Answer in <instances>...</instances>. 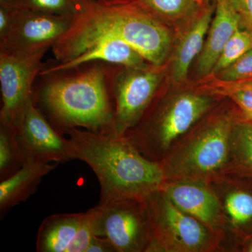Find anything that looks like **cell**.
<instances>
[{"label": "cell", "instance_id": "cell-28", "mask_svg": "<svg viewBox=\"0 0 252 252\" xmlns=\"http://www.w3.org/2000/svg\"><path fill=\"white\" fill-rule=\"evenodd\" d=\"M86 252H117L110 240L94 235Z\"/></svg>", "mask_w": 252, "mask_h": 252}, {"label": "cell", "instance_id": "cell-24", "mask_svg": "<svg viewBox=\"0 0 252 252\" xmlns=\"http://www.w3.org/2000/svg\"><path fill=\"white\" fill-rule=\"evenodd\" d=\"M94 207L85 212L82 223L75 238L68 248L67 252H86L94 235Z\"/></svg>", "mask_w": 252, "mask_h": 252}, {"label": "cell", "instance_id": "cell-17", "mask_svg": "<svg viewBox=\"0 0 252 252\" xmlns=\"http://www.w3.org/2000/svg\"><path fill=\"white\" fill-rule=\"evenodd\" d=\"M85 212L50 215L41 222L36 240L37 252H67Z\"/></svg>", "mask_w": 252, "mask_h": 252}, {"label": "cell", "instance_id": "cell-5", "mask_svg": "<svg viewBox=\"0 0 252 252\" xmlns=\"http://www.w3.org/2000/svg\"><path fill=\"white\" fill-rule=\"evenodd\" d=\"M151 228L147 252H211L225 250L203 223L181 210L161 190L144 200Z\"/></svg>", "mask_w": 252, "mask_h": 252}, {"label": "cell", "instance_id": "cell-15", "mask_svg": "<svg viewBox=\"0 0 252 252\" xmlns=\"http://www.w3.org/2000/svg\"><path fill=\"white\" fill-rule=\"evenodd\" d=\"M213 8H203L191 16L176 46L172 63V77L177 84L185 82L193 60L203 51L205 36L213 18Z\"/></svg>", "mask_w": 252, "mask_h": 252}, {"label": "cell", "instance_id": "cell-32", "mask_svg": "<svg viewBox=\"0 0 252 252\" xmlns=\"http://www.w3.org/2000/svg\"><path fill=\"white\" fill-rule=\"evenodd\" d=\"M248 252H252V242L251 244H250L248 248Z\"/></svg>", "mask_w": 252, "mask_h": 252}, {"label": "cell", "instance_id": "cell-21", "mask_svg": "<svg viewBox=\"0 0 252 252\" xmlns=\"http://www.w3.org/2000/svg\"><path fill=\"white\" fill-rule=\"evenodd\" d=\"M86 0H16V7L42 14L74 17Z\"/></svg>", "mask_w": 252, "mask_h": 252}, {"label": "cell", "instance_id": "cell-29", "mask_svg": "<svg viewBox=\"0 0 252 252\" xmlns=\"http://www.w3.org/2000/svg\"><path fill=\"white\" fill-rule=\"evenodd\" d=\"M0 5L17 8L16 7V0H0Z\"/></svg>", "mask_w": 252, "mask_h": 252}, {"label": "cell", "instance_id": "cell-18", "mask_svg": "<svg viewBox=\"0 0 252 252\" xmlns=\"http://www.w3.org/2000/svg\"><path fill=\"white\" fill-rule=\"evenodd\" d=\"M252 179V122L239 119L231 136V158L228 170Z\"/></svg>", "mask_w": 252, "mask_h": 252}, {"label": "cell", "instance_id": "cell-11", "mask_svg": "<svg viewBox=\"0 0 252 252\" xmlns=\"http://www.w3.org/2000/svg\"><path fill=\"white\" fill-rule=\"evenodd\" d=\"M160 189L176 206L200 220L216 234L226 250L228 237L224 217L220 200L207 182L166 181Z\"/></svg>", "mask_w": 252, "mask_h": 252}, {"label": "cell", "instance_id": "cell-22", "mask_svg": "<svg viewBox=\"0 0 252 252\" xmlns=\"http://www.w3.org/2000/svg\"><path fill=\"white\" fill-rule=\"evenodd\" d=\"M252 49V32L241 28L235 32L225 44L212 74H218L238 61Z\"/></svg>", "mask_w": 252, "mask_h": 252}, {"label": "cell", "instance_id": "cell-23", "mask_svg": "<svg viewBox=\"0 0 252 252\" xmlns=\"http://www.w3.org/2000/svg\"><path fill=\"white\" fill-rule=\"evenodd\" d=\"M219 78L226 82L238 83L252 79V49L229 67L218 73Z\"/></svg>", "mask_w": 252, "mask_h": 252}, {"label": "cell", "instance_id": "cell-7", "mask_svg": "<svg viewBox=\"0 0 252 252\" xmlns=\"http://www.w3.org/2000/svg\"><path fill=\"white\" fill-rule=\"evenodd\" d=\"M164 77V66L149 64L120 68L113 86L116 135H125L139 122L161 87Z\"/></svg>", "mask_w": 252, "mask_h": 252}, {"label": "cell", "instance_id": "cell-4", "mask_svg": "<svg viewBox=\"0 0 252 252\" xmlns=\"http://www.w3.org/2000/svg\"><path fill=\"white\" fill-rule=\"evenodd\" d=\"M215 104L212 96L198 93L184 92L162 98L157 93L140 120L125 136L144 157L160 162Z\"/></svg>", "mask_w": 252, "mask_h": 252}, {"label": "cell", "instance_id": "cell-19", "mask_svg": "<svg viewBox=\"0 0 252 252\" xmlns=\"http://www.w3.org/2000/svg\"><path fill=\"white\" fill-rule=\"evenodd\" d=\"M135 4L164 23L190 18L198 11L194 0H111Z\"/></svg>", "mask_w": 252, "mask_h": 252}, {"label": "cell", "instance_id": "cell-16", "mask_svg": "<svg viewBox=\"0 0 252 252\" xmlns=\"http://www.w3.org/2000/svg\"><path fill=\"white\" fill-rule=\"evenodd\" d=\"M58 163L26 162L14 175L0 181V215L27 200L35 193L42 179L57 167Z\"/></svg>", "mask_w": 252, "mask_h": 252}, {"label": "cell", "instance_id": "cell-14", "mask_svg": "<svg viewBox=\"0 0 252 252\" xmlns=\"http://www.w3.org/2000/svg\"><path fill=\"white\" fill-rule=\"evenodd\" d=\"M242 26L241 18L228 0H217L216 11L197 63L200 77L212 72L223 48Z\"/></svg>", "mask_w": 252, "mask_h": 252}, {"label": "cell", "instance_id": "cell-25", "mask_svg": "<svg viewBox=\"0 0 252 252\" xmlns=\"http://www.w3.org/2000/svg\"><path fill=\"white\" fill-rule=\"evenodd\" d=\"M236 88L230 91L229 97L241 109L242 113L252 112V84L245 81L236 83Z\"/></svg>", "mask_w": 252, "mask_h": 252}, {"label": "cell", "instance_id": "cell-27", "mask_svg": "<svg viewBox=\"0 0 252 252\" xmlns=\"http://www.w3.org/2000/svg\"><path fill=\"white\" fill-rule=\"evenodd\" d=\"M18 8L0 5V40L4 39L12 27Z\"/></svg>", "mask_w": 252, "mask_h": 252}, {"label": "cell", "instance_id": "cell-8", "mask_svg": "<svg viewBox=\"0 0 252 252\" xmlns=\"http://www.w3.org/2000/svg\"><path fill=\"white\" fill-rule=\"evenodd\" d=\"M47 51L28 56L0 54L1 106L0 121L16 127L33 102V88L45 64L42 59Z\"/></svg>", "mask_w": 252, "mask_h": 252}, {"label": "cell", "instance_id": "cell-1", "mask_svg": "<svg viewBox=\"0 0 252 252\" xmlns=\"http://www.w3.org/2000/svg\"><path fill=\"white\" fill-rule=\"evenodd\" d=\"M122 67L94 62L40 74L33 104L61 135L72 128L115 135L113 86Z\"/></svg>", "mask_w": 252, "mask_h": 252}, {"label": "cell", "instance_id": "cell-13", "mask_svg": "<svg viewBox=\"0 0 252 252\" xmlns=\"http://www.w3.org/2000/svg\"><path fill=\"white\" fill-rule=\"evenodd\" d=\"M94 62L109 63L125 67H144L149 64L140 53L126 41L110 36L94 41L69 61L53 64L49 67L45 64L40 74L70 69Z\"/></svg>", "mask_w": 252, "mask_h": 252}, {"label": "cell", "instance_id": "cell-10", "mask_svg": "<svg viewBox=\"0 0 252 252\" xmlns=\"http://www.w3.org/2000/svg\"><path fill=\"white\" fill-rule=\"evenodd\" d=\"M17 139L26 162L63 163L75 159L70 140L55 130L33 102L18 126Z\"/></svg>", "mask_w": 252, "mask_h": 252}, {"label": "cell", "instance_id": "cell-3", "mask_svg": "<svg viewBox=\"0 0 252 252\" xmlns=\"http://www.w3.org/2000/svg\"><path fill=\"white\" fill-rule=\"evenodd\" d=\"M207 113L160 161L165 182H209L225 173L231 158V136L239 119L230 109Z\"/></svg>", "mask_w": 252, "mask_h": 252}, {"label": "cell", "instance_id": "cell-30", "mask_svg": "<svg viewBox=\"0 0 252 252\" xmlns=\"http://www.w3.org/2000/svg\"><path fill=\"white\" fill-rule=\"evenodd\" d=\"M243 114V118L246 120L250 121V122H252V112H247V113H242Z\"/></svg>", "mask_w": 252, "mask_h": 252}, {"label": "cell", "instance_id": "cell-6", "mask_svg": "<svg viewBox=\"0 0 252 252\" xmlns=\"http://www.w3.org/2000/svg\"><path fill=\"white\" fill-rule=\"evenodd\" d=\"M94 210V235L109 239L117 252H147L151 228L144 200L118 199Z\"/></svg>", "mask_w": 252, "mask_h": 252}, {"label": "cell", "instance_id": "cell-9", "mask_svg": "<svg viewBox=\"0 0 252 252\" xmlns=\"http://www.w3.org/2000/svg\"><path fill=\"white\" fill-rule=\"evenodd\" d=\"M73 18L18 8L12 27L0 40V54L28 56L48 51L67 32Z\"/></svg>", "mask_w": 252, "mask_h": 252}, {"label": "cell", "instance_id": "cell-20", "mask_svg": "<svg viewBox=\"0 0 252 252\" xmlns=\"http://www.w3.org/2000/svg\"><path fill=\"white\" fill-rule=\"evenodd\" d=\"M26 158L17 139V127L0 121V181L18 172Z\"/></svg>", "mask_w": 252, "mask_h": 252}, {"label": "cell", "instance_id": "cell-31", "mask_svg": "<svg viewBox=\"0 0 252 252\" xmlns=\"http://www.w3.org/2000/svg\"><path fill=\"white\" fill-rule=\"evenodd\" d=\"M194 1L197 3V4H198L199 6H200V5L205 4V3L208 1V0H194Z\"/></svg>", "mask_w": 252, "mask_h": 252}, {"label": "cell", "instance_id": "cell-33", "mask_svg": "<svg viewBox=\"0 0 252 252\" xmlns=\"http://www.w3.org/2000/svg\"><path fill=\"white\" fill-rule=\"evenodd\" d=\"M248 81H250V82L252 83V80H248Z\"/></svg>", "mask_w": 252, "mask_h": 252}, {"label": "cell", "instance_id": "cell-2", "mask_svg": "<svg viewBox=\"0 0 252 252\" xmlns=\"http://www.w3.org/2000/svg\"><path fill=\"white\" fill-rule=\"evenodd\" d=\"M67 135L74 158L89 165L98 180L99 203L118 199L143 200L165 182L160 162L144 157L125 135L81 128L71 129Z\"/></svg>", "mask_w": 252, "mask_h": 252}, {"label": "cell", "instance_id": "cell-12", "mask_svg": "<svg viewBox=\"0 0 252 252\" xmlns=\"http://www.w3.org/2000/svg\"><path fill=\"white\" fill-rule=\"evenodd\" d=\"M244 176L225 172L207 182L220 200L227 237L243 239L252 232V187Z\"/></svg>", "mask_w": 252, "mask_h": 252}, {"label": "cell", "instance_id": "cell-26", "mask_svg": "<svg viewBox=\"0 0 252 252\" xmlns=\"http://www.w3.org/2000/svg\"><path fill=\"white\" fill-rule=\"evenodd\" d=\"M241 18L243 28L252 32V0H228Z\"/></svg>", "mask_w": 252, "mask_h": 252}]
</instances>
